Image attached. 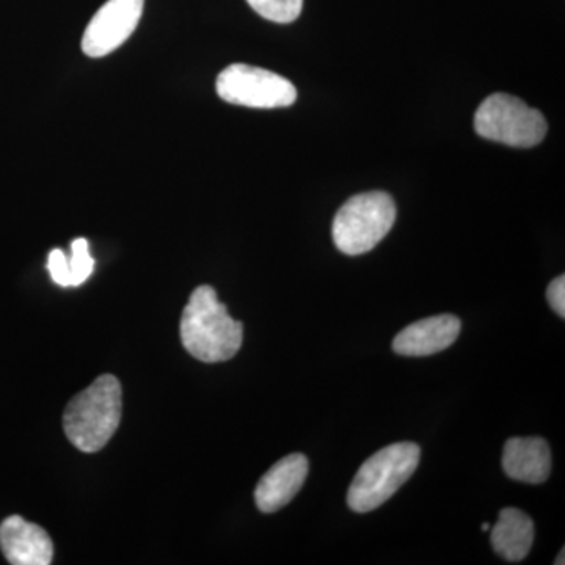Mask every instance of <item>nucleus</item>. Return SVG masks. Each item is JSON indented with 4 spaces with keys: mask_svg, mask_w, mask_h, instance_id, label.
Returning <instances> with one entry per match:
<instances>
[{
    "mask_svg": "<svg viewBox=\"0 0 565 565\" xmlns=\"http://www.w3.org/2000/svg\"><path fill=\"white\" fill-rule=\"evenodd\" d=\"M181 341L193 359L221 363L233 359L244 341L243 322L234 321L211 286H199L182 311Z\"/></svg>",
    "mask_w": 565,
    "mask_h": 565,
    "instance_id": "f257e3e1",
    "label": "nucleus"
},
{
    "mask_svg": "<svg viewBox=\"0 0 565 565\" xmlns=\"http://www.w3.org/2000/svg\"><path fill=\"white\" fill-rule=\"evenodd\" d=\"M121 412L120 381L115 375L104 374L66 405L63 429L71 444L92 455L109 444L120 426Z\"/></svg>",
    "mask_w": 565,
    "mask_h": 565,
    "instance_id": "f03ea898",
    "label": "nucleus"
},
{
    "mask_svg": "<svg viewBox=\"0 0 565 565\" xmlns=\"http://www.w3.org/2000/svg\"><path fill=\"white\" fill-rule=\"evenodd\" d=\"M419 457V446L408 441L390 445L375 452L360 467L349 487V508L366 514L386 503L414 476Z\"/></svg>",
    "mask_w": 565,
    "mask_h": 565,
    "instance_id": "7ed1b4c3",
    "label": "nucleus"
},
{
    "mask_svg": "<svg viewBox=\"0 0 565 565\" xmlns=\"http://www.w3.org/2000/svg\"><path fill=\"white\" fill-rule=\"evenodd\" d=\"M396 214V203L388 193H359L334 215L333 243L338 250L349 256L371 252L393 228Z\"/></svg>",
    "mask_w": 565,
    "mask_h": 565,
    "instance_id": "20e7f679",
    "label": "nucleus"
},
{
    "mask_svg": "<svg viewBox=\"0 0 565 565\" xmlns=\"http://www.w3.org/2000/svg\"><path fill=\"white\" fill-rule=\"evenodd\" d=\"M475 131L482 139L514 148H533L548 132L541 110L508 93H493L476 110Z\"/></svg>",
    "mask_w": 565,
    "mask_h": 565,
    "instance_id": "39448f33",
    "label": "nucleus"
},
{
    "mask_svg": "<svg viewBox=\"0 0 565 565\" xmlns=\"http://www.w3.org/2000/svg\"><path fill=\"white\" fill-rule=\"evenodd\" d=\"M223 102L252 109H280L296 103L297 88L292 82L258 66L234 63L218 74L215 82Z\"/></svg>",
    "mask_w": 565,
    "mask_h": 565,
    "instance_id": "423d86ee",
    "label": "nucleus"
},
{
    "mask_svg": "<svg viewBox=\"0 0 565 565\" xmlns=\"http://www.w3.org/2000/svg\"><path fill=\"white\" fill-rule=\"evenodd\" d=\"M143 7L145 0H107L85 29L84 54L99 58L118 50L139 25Z\"/></svg>",
    "mask_w": 565,
    "mask_h": 565,
    "instance_id": "0eeeda50",
    "label": "nucleus"
},
{
    "mask_svg": "<svg viewBox=\"0 0 565 565\" xmlns=\"http://www.w3.org/2000/svg\"><path fill=\"white\" fill-rule=\"evenodd\" d=\"M0 550L13 565H50L54 557L50 534L20 515H11L0 525Z\"/></svg>",
    "mask_w": 565,
    "mask_h": 565,
    "instance_id": "6e6552de",
    "label": "nucleus"
},
{
    "mask_svg": "<svg viewBox=\"0 0 565 565\" xmlns=\"http://www.w3.org/2000/svg\"><path fill=\"white\" fill-rule=\"evenodd\" d=\"M308 476V459L303 455L282 457L259 479L255 503L264 514L280 511L300 492Z\"/></svg>",
    "mask_w": 565,
    "mask_h": 565,
    "instance_id": "1a4fd4ad",
    "label": "nucleus"
},
{
    "mask_svg": "<svg viewBox=\"0 0 565 565\" xmlns=\"http://www.w3.org/2000/svg\"><path fill=\"white\" fill-rule=\"evenodd\" d=\"M462 322L452 315L433 316L405 327L393 340V351L404 356L434 355L459 338Z\"/></svg>",
    "mask_w": 565,
    "mask_h": 565,
    "instance_id": "9d476101",
    "label": "nucleus"
},
{
    "mask_svg": "<svg viewBox=\"0 0 565 565\" xmlns=\"http://www.w3.org/2000/svg\"><path fill=\"white\" fill-rule=\"evenodd\" d=\"M503 470L514 481L542 484L552 471V452L544 438L515 437L505 441Z\"/></svg>",
    "mask_w": 565,
    "mask_h": 565,
    "instance_id": "9b49d317",
    "label": "nucleus"
},
{
    "mask_svg": "<svg viewBox=\"0 0 565 565\" xmlns=\"http://www.w3.org/2000/svg\"><path fill=\"white\" fill-rule=\"evenodd\" d=\"M490 530H492L490 541H492L494 553L504 561L520 563L530 555L534 542V522L525 512L515 508H505Z\"/></svg>",
    "mask_w": 565,
    "mask_h": 565,
    "instance_id": "f8f14e48",
    "label": "nucleus"
},
{
    "mask_svg": "<svg viewBox=\"0 0 565 565\" xmlns=\"http://www.w3.org/2000/svg\"><path fill=\"white\" fill-rule=\"evenodd\" d=\"M259 17L264 20L289 24L300 17L303 9V0H247Z\"/></svg>",
    "mask_w": 565,
    "mask_h": 565,
    "instance_id": "ddd939ff",
    "label": "nucleus"
},
{
    "mask_svg": "<svg viewBox=\"0 0 565 565\" xmlns=\"http://www.w3.org/2000/svg\"><path fill=\"white\" fill-rule=\"evenodd\" d=\"M71 248H73V255L68 259L71 286H81L90 277L95 262L88 252L87 241L76 239Z\"/></svg>",
    "mask_w": 565,
    "mask_h": 565,
    "instance_id": "4468645a",
    "label": "nucleus"
},
{
    "mask_svg": "<svg viewBox=\"0 0 565 565\" xmlns=\"http://www.w3.org/2000/svg\"><path fill=\"white\" fill-rule=\"evenodd\" d=\"M47 269H50L52 280L61 286H71L68 258L62 250H52L47 259Z\"/></svg>",
    "mask_w": 565,
    "mask_h": 565,
    "instance_id": "2eb2a0df",
    "label": "nucleus"
},
{
    "mask_svg": "<svg viewBox=\"0 0 565 565\" xmlns=\"http://www.w3.org/2000/svg\"><path fill=\"white\" fill-rule=\"evenodd\" d=\"M546 299L561 318H565V277L559 275L546 289Z\"/></svg>",
    "mask_w": 565,
    "mask_h": 565,
    "instance_id": "dca6fc26",
    "label": "nucleus"
},
{
    "mask_svg": "<svg viewBox=\"0 0 565 565\" xmlns=\"http://www.w3.org/2000/svg\"><path fill=\"white\" fill-rule=\"evenodd\" d=\"M564 552L565 550H561V556H557V559L555 561V564L556 565H564L565 564V561H564Z\"/></svg>",
    "mask_w": 565,
    "mask_h": 565,
    "instance_id": "f3484780",
    "label": "nucleus"
},
{
    "mask_svg": "<svg viewBox=\"0 0 565 565\" xmlns=\"http://www.w3.org/2000/svg\"><path fill=\"white\" fill-rule=\"evenodd\" d=\"M481 530H482V531H490V525H489V523H482Z\"/></svg>",
    "mask_w": 565,
    "mask_h": 565,
    "instance_id": "a211bd4d",
    "label": "nucleus"
}]
</instances>
